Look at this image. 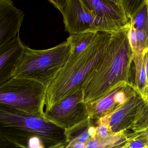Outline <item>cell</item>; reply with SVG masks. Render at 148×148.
Returning a JSON list of instances; mask_svg holds the SVG:
<instances>
[{"label": "cell", "mask_w": 148, "mask_h": 148, "mask_svg": "<svg viewBox=\"0 0 148 148\" xmlns=\"http://www.w3.org/2000/svg\"><path fill=\"white\" fill-rule=\"evenodd\" d=\"M130 24L112 34L109 44L98 64L90 72L82 87L85 103L101 98L115 87L130 81L133 52L130 43Z\"/></svg>", "instance_id": "1"}, {"label": "cell", "mask_w": 148, "mask_h": 148, "mask_svg": "<svg viewBox=\"0 0 148 148\" xmlns=\"http://www.w3.org/2000/svg\"><path fill=\"white\" fill-rule=\"evenodd\" d=\"M111 37L112 34L100 32L82 52L70 54L66 64L47 88L45 111L82 89L84 81L103 56Z\"/></svg>", "instance_id": "2"}, {"label": "cell", "mask_w": 148, "mask_h": 148, "mask_svg": "<svg viewBox=\"0 0 148 148\" xmlns=\"http://www.w3.org/2000/svg\"><path fill=\"white\" fill-rule=\"evenodd\" d=\"M0 136L19 148H28L34 138L45 148L67 142L66 130L47 120L43 114H31L0 104Z\"/></svg>", "instance_id": "3"}, {"label": "cell", "mask_w": 148, "mask_h": 148, "mask_svg": "<svg viewBox=\"0 0 148 148\" xmlns=\"http://www.w3.org/2000/svg\"><path fill=\"white\" fill-rule=\"evenodd\" d=\"M71 47L68 40L48 49L37 50L25 45L15 76L32 80L47 87L68 60Z\"/></svg>", "instance_id": "4"}, {"label": "cell", "mask_w": 148, "mask_h": 148, "mask_svg": "<svg viewBox=\"0 0 148 148\" xmlns=\"http://www.w3.org/2000/svg\"><path fill=\"white\" fill-rule=\"evenodd\" d=\"M47 89L37 82L14 76L0 86V104L27 114H43Z\"/></svg>", "instance_id": "5"}, {"label": "cell", "mask_w": 148, "mask_h": 148, "mask_svg": "<svg viewBox=\"0 0 148 148\" xmlns=\"http://www.w3.org/2000/svg\"><path fill=\"white\" fill-rule=\"evenodd\" d=\"M49 2L61 13L65 30L70 35L87 32L113 34L118 32L111 24L94 14L83 0H49Z\"/></svg>", "instance_id": "6"}, {"label": "cell", "mask_w": 148, "mask_h": 148, "mask_svg": "<svg viewBox=\"0 0 148 148\" xmlns=\"http://www.w3.org/2000/svg\"><path fill=\"white\" fill-rule=\"evenodd\" d=\"M44 117L65 130L89 118L86 104L83 100L82 89L60 102L50 110L45 111Z\"/></svg>", "instance_id": "7"}, {"label": "cell", "mask_w": 148, "mask_h": 148, "mask_svg": "<svg viewBox=\"0 0 148 148\" xmlns=\"http://www.w3.org/2000/svg\"><path fill=\"white\" fill-rule=\"evenodd\" d=\"M136 92L133 83H123L98 100L86 103L92 125L95 127L97 121L113 112Z\"/></svg>", "instance_id": "8"}, {"label": "cell", "mask_w": 148, "mask_h": 148, "mask_svg": "<svg viewBox=\"0 0 148 148\" xmlns=\"http://www.w3.org/2000/svg\"><path fill=\"white\" fill-rule=\"evenodd\" d=\"M146 102L137 92L113 112L97 121L95 127L106 125L114 134L128 130L134 123Z\"/></svg>", "instance_id": "9"}, {"label": "cell", "mask_w": 148, "mask_h": 148, "mask_svg": "<svg viewBox=\"0 0 148 148\" xmlns=\"http://www.w3.org/2000/svg\"><path fill=\"white\" fill-rule=\"evenodd\" d=\"M96 16L113 26L117 31L130 25L121 0H83Z\"/></svg>", "instance_id": "10"}, {"label": "cell", "mask_w": 148, "mask_h": 148, "mask_svg": "<svg viewBox=\"0 0 148 148\" xmlns=\"http://www.w3.org/2000/svg\"><path fill=\"white\" fill-rule=\"evenodd\" d=\"M24 15L11 0H0V48L19 35Z\"/></svg>", "instance_id": "11"}, {"label": "cell", "mask_w": 148, "mask_h": 148, "mask_svg": "<svg viewBox=\"0 0 148 148\" xmlns=\"http://www.w3.org/2000/svg\"><path fill=\"white\" fill-rule=\"evenodd\" d=\"M25 46L18 35L0 48V86L14 76Z\"/></svg>", "instance_id": "12"}, {"label": "cell", "mask_w": 148, "mask_h": 148, "mask_svg": "<svg viewBox=\"0 0 148 148\" xmlns=\"http://www.w3.org/2000/svg\"><path fill=\"white\" fill-rule=\"evenodd\" d=\"M130 26L148 34V0H121Z\"/></svg>", "instance_id": "13"}, {"label": "cell", "mask_w": 148, "mask_h": 148, "mask_svg": "<svg viewBox=\"0 0 148 148\" xmlns=\"http://www.w3.org/2000/svg\"><path fill=\"white\" fill-rule=\"evenodd\" d=\"M133 62L135 67V80L134 87L136 91L148 104V81L143 54H133Z\"/></svg>", "instance_id": "14"}, {"label": "cell", "mask_w": 148, "mask_h": 148, "mask_svg": "<svg viewBox=\"0 0 148 148\" xmlns=\"http://www.w3.org/2000/svg\"><path fill=\"white\" fill-rule=\"evenodd\" d=\"M96 129L89 118L76 126L66 130L68 143L77 142L85 145L90 138L95 137Z\"/></svg>", "instance_id": "15"}, {"label": "cell", "mask_w": 148, "mask_h": 148, "mask_svg": "<svg viewBox=\"0 0 148 148\" xmlns=\"http://www.w3.org/2000/svg\"><path fill=\"white\" fill-rule=\"evenodd\" d=\"M129 39L133 54H143L148 47V34L145 30H138L130 26Z\"/></svg>", "instance_id": "16"}, {"label": "cell", "mask_w": 148, "mask_h": 148, "mask_svg": "<svg viewBox=\"0 0 148 148\" xmlns=\"http://www.w3.org/2000/svg\"><path fill=\"white\" fill-rule=\"evenodd\" d=\"M148 144V104L145 103L134 123L129 129Z\"/></svg>", "instance_id": "17"}, {"label": "cell", "mask_w": 148, "mask_h": 148, "mask_svg": "<svg viewBox=\"0 0 148 148\" xmlns=\"http://www.w3.org/2000/svg\"><path fill=\"white\" fill-rule=\"evenodd\" d=\"M99 33L87 32L69 36L67 40L71 45V54L82 52L95 39Z\"/></svg>", "instance_id": "18"}, {"label": "cell", "mask_w": 148, "mask_h": 148, "mask_svg": "<svg viewBox=\"0 0 148 148\" xmlns=\"http://www.w3.org/2000/svg\"><path fill=\"white\" fill-rule=\"evenodd\" d=\"M0 148H19L16 145L0 136Z\"/></svg>", "instance_id": "19"}, {"label": "cell", "mask_w": 148, "mask_h": 148, "mask_svg": "<svg viewBox=\"0 0 148 148\" xmlns=\"http://www.w3.org/2000/svg\"><path fill=\"white\" fill-rule=\"evenodd\" d=\"M66 148H85V145L77 142H71L68 143Z\"/></svg>", "instance_id": "20"}, {"label": "cell", "mask_w": 148, "mask_h": 148, "mask_svg": "<svg viewBox=\"0 0 148 148\" xmlns=\"http://www.w3.org/2000/svg\"><path fill=\"white\" fill-rule=\"evenodd\" d=\"M143 58H144V64H145V69L148 81V47L143 54Z\"/></svg>", "instance_id": "21"}, {"label": "cell", "mask_w": 148, "mask_h": 148, "mask_svg": "<svg viewBox=\"0 0 148 148\" xmlns=\"http://www.w3.org/2000/svg\"><path fill=\"white\" fill-rule=\"evenodd\" d=\"M67 145H62L60 146H58V147H55L53 148H66Z\"/></svg>", "instance_id": "22"}, {"label": "cell", "mask_w": 148, "mask_h": 148, "mask_svg": "<svg viewBox=\"0 0 148 148\" xmlns=\"http://www.w3.org/2000/svg\"><path fill=\"white\" fill-rule=\"evenodd\" d=\"M128 145L127 146V147H125L123 148H128Z\"/></svg>", "instance_id": "23"}, {"label": "cell", "mask_w": 148, "mask_h": 148, "mask_svg": "<svg viewBox=\"0 0 148 148\" xmlns=\"http://www.w3.org/2000/svg\"></svg>", "instance_id": "24"}]
</instances>
